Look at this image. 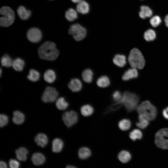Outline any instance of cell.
Returning a JSON list of instances; mask_svg holds the SVG:
<instances>
[{
	"label": "cell",
	"mask_w": 168,
	"mask_h": 168,
	"mask_svg": "<svg viewBox=\"0 0 168 168\" xmlns=\"http://www.w3.org/2000/svg\"><path fill=\"white\" fill-rule=\"evenodd\" d=\"M66 168H77V167L73 166L68 165L66 166Z\"/></svg>",
	"instance_id": "45"
},
{
	"label": "cell",
	"mask_w": 168,
	"mask_h": 168,
	"mask_svg": "<svg viewBox=\"0 0 168 168\" xmlns=\"http://www.w3.org/2000/svg\"><path fill=\"white\" fill-rule=\"evenodd\" d=\"M65 16L68 20L72 21L77 18V12L74 9L70 8L66 12Z\"/></svg>",
	"instance_id": "33"
},
{
	"label": "cell",
	"mask_w": 168,
	"mask_h": 168,
	"mask_svg": "<svg viewBox=\"0 0 168 168\" xmlns=\"http://www.w3.org/2000/svg\"><path fill=\"white\" fill-rule=\"evenodd\" d=\"M10 168H19L20 163L17 160L14 159H11L9 162Z\"/></svg>",
	"instance_id": "41"
},
{
	"label": "cell",
	"mask_w": 168,
	"mask_h": 168,
	"mask_svg": "<svg viewBox=\"0 0 168 168\" xmlns=\"http://www.w3.org/2000/svg\"><path fill=\"white\" fill-rule=\"evenodd\" d=\"M128 60L131 67L137 69H142L145 65V60L142 54L138 49L136 48L131 50Z\"/></svg>",
	"instance_id": "3"
},
{
	"label": "cell",
	"mask_w": 168,
	"mask_h": 168,
	"mask_svg": "<svg viewBox=\"0 0 168 168\" xmlns=\"http://www.w3.org/2000/svg\"><path fill=\"white\" fill-rule=\"evenodd\" d=\"M129 136L131 139L133 141H135L137 139H141L142 137L143 134L140 130L138 129H135L130 132Z\"/></svg>",
	"instance_id": "32"
},
{
	"label": "cell",
	"mask_w": 168,
	"mask_h": 168,
	"mask_svg": "<svg viewBox=\"0 0 168 168\" xmlns=\"http://www.w3.org/2000/svg\"><path fill=\"white\" fill-rule=\"evenodd\" d=\"M119 128L122 131H126L128 130L131 127V123L128 119H123L120 120L118 123Z\"/></svg>",
	"instance_id": "31"
},
{
	"label": "cell",
	"mask_w": 168,
	"mask_h": 168,
	"mask_svg": "<svg viewBox=\"0 0 168 168\" xmlns=\"http://www.w3.org/2000/svg\"><path fill=\"white\" fill-rule=\"evenodd\" d=\"M80 111L82 115L85 117H88L92 114L94 112V109L90 105L86 104L81 107Z\"/></svg>",
	"instance_id": "27"
},
{
	"label": "cell",
	"mask_w": 168,
	"mask_h": 168,
	"mask_svg": "<svg viewBox=\"0 0 168 168\" xmlns=\"http://www.w3.org/2000/svg\"><path fill=\"white\" fill-rule=\"evenodd\" d=\"M112 98L115 102H122V95L119 91H115L113 92L112 95Z\"/></svg>",
	"instance_id": "40"
},
{
	"label": "cell",
	"mask_w": 168,
	"mask_h": 168,
	"mask_svg": "<svg viewBox=\"0 0 168 168\" xmlns=\"http://www.w3.org/2000/svg\"><path fill=\"white\" fill-rule=\"evenodd\" d=\"M97 86L101 88H105L108 86L110 84L109 77L106 76H102L99 77L96 82Z\"/></svg>",
	"instance_id": "28"
},
{
	"label": "cell",
	"mask_w": 168,
	"mask_h": 168,
	"mask_svg": "<svg viewBox=\"0 0 168 168\" xmlns=\"http://www.w3.org/2000/svg\"><path fill=\"white\" fill-rule=\"evenodd\" d=\"M155 143L159 148L162 149H168V128L161 129L155 135Z\"/></svg>",
	"instance_id": "6"
},
{
	"label": "cell",
	"mask_w": 168,
	"mask_h": 168,
	"mask_svg": "<svg viewBox=\"0 0 168 168\" xmlns=\"http://www.w3.org/2000/svg\"><path fill=\"white\" fill-rule=\"evenodd\" d=\"M137 111L139 114L145 115L149 120H154L156 117V108L148 100L143 101L138 106Z\"/></svg>",
	"instance_id": "4"
},
{
	"label": "cell",
	"mask_w": 168,
	"mask_h": 168,
	"mask_svg": "<svg viewBox=\"0 0 168 168\" xmlns=\"http://www.w3.org/2000/svg\"><path fill=\"white\" fill-rule=\"evenodd\" d=\"M25 115L21 111L16 110L13 112L12 120L15 124L20 125L22 124L25 120Z\"/></svg>",
	"instance_id": "14"
},
{
	"label": "cell",
	"mask_w": 168,
	"mask_h": 168,
	"mask_svg": "<svg viewBox=\"0 0 168 168\" xmlns=\"http://www.w3.org/2000/svg\"><path fill=\"white\" fill-rule=\"evenodd\" d=\"M63 141L60 138H56L53 139L52 143V151L55 153L61 152L63 147Z\"/></svg>",
	"instance_id": "16"
},
{
	"label": "cell",
	"mask_w": 168,
	"mask_h": 168,
	"mask_svg": "<svg viewBox=\"0 0 168 168\" xmlns=\"http://www.w3.org/2000/svg\"><path fill=\"white\" fill-rule=\"evenodd\" d=\"M1 73H2V69H0V75L1 76Z\"/></svg>",
	"instance_id": "47"
},
{
	"label": "cell",
	"mask_w": 168,
	"mask_h": 168,
	"mask_svg": "<svg viewBox=\"0 0 168 168\" xmlns=\"http://www.w3.org/2000/svg\"><path fill=\"white\" fill-rule=\"evenodd\" d=\"M69 89L73 92L80 91L82 89V84L80 80L77 78H73L71 80L68 84Z\"/></svg>",
	"instance_id": "13"
},
{
	"label": "cell",
	"mask_w": 168,
	"mask_h": 168,
	"mask_svg": "<svg viewBox=\"0 0 168 168\" xmlns=\"http://www.w3.org/2000/svg\"><path fill=\"white\" fill-rule=\"evenodd\" d=\"M78 118L77 113L72 110L64 112L62 116L63 123L68 128H70L77 123Z\"/></svg>",
	"instance_id": "9"
},
{
	"label": "cell",
	"mask_w": 168,
	"mask_h": 168,
	"mask_svg": "<svg viewBox=\"0 0 168 168\" xmlns=\"http://www.w3.org/2000/svg\"><path fill=\"white\" fill-rule=\"evenodd\" d=\"M162 114L164 118L168 119V106L163 110Z\"/></svg>",
	"instance_id": "42"
},
{
	"label": "cell",
	"mask_w": 168,
	"mask_h": 168,
	"mask_svg": "<svg viewBox=\"0 0 168 168\" xmlns=\"http://www.w3.org/2000/svg\"><path fill=\"white\" fill-rule=\"evenodd\" d=\"M139 14L140 18L144 19L147 17H151L152 15V12L148 7L143 5L140 7V11Z\"/></svg>",
	"instance_id": "23"
},
{
	"label": "cell",
	"mask_w": 168,
	"mask_h": 168,
	"mask_svg": "<svg viewBox=\"0 0 168 168\" xmlns=\"http://www.w3.org/2000/svg\"><path fill=\"white\" fill-rule=\"evenodd\" d=\"M44 78L47 82L52 83L54 82L56 78L55 73L53 70H48L44 73Z\"/></svg>",
	"instance_id": "25"
},
{
	"label": "cell",
	"mask_w": 168,
	"mask_h": 168,
	"mask_svg": "<svg viewBox=\"0 0 168 168\" xmlns=\"http://www.w3.org/2000/svg\"><path fill=\"white\" fill-rule=\"evenodd\" d=\"M156 37V34L155 31L152 29L147 30L144 33V38L147 41H153Z\"/></svg>",
	"instance_id": "34"
},
{
	"label": "cell",
	"mask_w": 168,
	"mask_h": 168,
	"mask_svg": "<svg viewBox=\"0 0 168 168\" xmlns=\"http://www.w3.org/2000/svg\"><path fill=\"white\" fill-rule=\"evenodd\" d=\"M58 93L54 87L47 86L45 89L41 97V100L44 103H52L57 99Z\"/></svg>",
	"instance_id": "8"
},
{
	"label": "cell",
	"mask_w": 168,
	"mask_h": 168,
	"mask_svg": "<svg viewBox=\"0 0 168 168\" xmlns=\"http://www.w3.org/2000/svg\"><path fill=\"white\" fill-rule=\"evenodd\" d=\"M74 3H78L81 0H71Z\"/></svg>",
	"instance_id": "46"
},
{
	"label": "cell",
	"mask_w": 168,
	"mask_h": 168,
	"mask_svg": "<svg viewBox=\"0 0 168 168\" xmlns=\"http://www.w3.org/2000/svg\"><path fill=\"white\" fill-rule=\"evenodd\" d=\"M78 156L79 158L82 160L86 159L89 158L91 155L90 150L87 147H82L78 150Z\"/></svg>",
	"instance_id": "26"
},
{
	"label": "cell",
	"mask_w": 168,
	"mask_h": 168,
	"mask_svg": "<svg viewBox=\"0 0 168 168\" xmlns=\"http://www.w3.org/2000/svg\"><path fill=\"white\" fill-rule=\"evenodd\" d=\"M139 121L136 123V125L139 128L144 129L149 124V120L143 114H139L138 117Z\"/></svg>",
	"instance_id": "20"
},
{
	"label": "cell",
	"mask_w": 168,
	"mask_h": 168,
	"mask_svg": "<svg viewBox=\"0 0 168 168\" xmlns=\"http://www.w3.org/2000/svg\"><path fill=\"white\" fill-rule=\"evenodd\" d=\"M24 61L20 58H17L13 61L12 66L14 69L16 71H22L24 68Z\"/></svg>",
	"instance_id": "29"
},
{
	"label": "cell",
	"mask_w": 168,
	"mask_h": 168,
	"mask_svg": "<svg viewBox=\"0 0 168 168\" xmlns=\"http://www.w3.org/2000/svg\"><path fill=\"white\" fill-rule=\"evenodd\" d=\"M0 168H7V166L6 163L2 161L0 162Z\"/></svg>",
	"instance_id": "43"
},
{
	"label": "cell",
	"mask_w": 168,
	"mask_h": 168,
	"mask_svg": "<svg viewBox=\"0 0 168 168\" xmlns=\"http://www.w3.org/2000/svg\"><path fill=\"white\" fill-rule=\"evenodd\" d=\"M76 9L78 12L84 14L87 13L89 12L90 7L87 2L81 0L77 3Z\"/></svg>",
	"instance_id": "17"
},
{
	"label": "cell",
	"mask_w": 168,
	"mask_h": 168,
	"mask_svg": "<svg viewBox=\"0 0 168 168\" xmlns=\"http://www.w3.org/2000/svg\"><path fill=\"white\" fill-rule=\"evenodd\" d=\"M27 78L31 81L35 82L39 79L40 74L36 70L33 69H31L30 70L29 74L27 76Z\"/></svg>",
	"instance_id": "35"
},
{
	"label": "cell",
	"mask_w": 168,
	"mask_h": 168,
	"mask_svg": "<svg viewBox=\"0 0 168 168\" xmlns=\"http://www.w3.org/2000/svg\"><path fill=\"white\" fill-rule=\"evenodd\" d=\"M164 21L166 26L168 27V15L166 16L164 19Z\"/></svg>",
	"instance_id": "44"
},
{
	"label": "cell",
	"mask_w": 168,
	"mask_h": 168,
	"mask_svg": "<svg viewBox=\"0 0 168 168\" xmlns=\"http://www.w3.org/2000/svg\"><path fill=\"white\" fill-rule=\"evenodd\" d=\"M118 157L121 162L125 163L128 162L131 159V155L130 153L125 150L121 151L118 154Z\"/></svg>",
	"instance_id": "22"
},
{
	"label": "cell",
	"mask_w": 168,
	"mask_h": 168,
	"mask_svg": "<svg viewBox=\"0 0 168 168\" xmlns=\"http://www.w3.org/2000/svg\"><path fill=\"white\" fill-rule=\"evenodd\" d=\"M17 13L20 18L23 20H26L29 18L31 14V12L26 9L22 6H20L17 9Z\"/></svg>",
	"instance_id": "21"
},
{
	"label": "cell",
	"mask_w": 168,
	"mask_h": 168,
	"mask_svg": "<svg viewBox=\"0 0 168 168\" xmlns=\"http://www.w3.org/2000/svg\"><path fill=\"white\" fill-rule=\"evenodd\" d=\"M13 60L9 55H4L1 58V64L2 66L9 67L12 66Z\"/></svg>",
	"instance_id": "36"
},
{
	"label": "cell",
	"mask_w": 168,
	"mask_h": 168,
	"mask_svg": "<svg viewBox=\"0 0 168 168\" xmlns=\"http://www.w3.org/2000/svg\"><path fill=\"white\" fill-rule=\"evenodd\" d=\"M161 21V19L159 16H155L151 19L150 22L152 26L156 27L160 24Z\"/></svg>",
	"instance_id": "37"
},
{
	"label": "cell",
	"mask_w": 168,
	"mask_h": 168,
	"mask_svg": "<svg viewBox=\"0 0 168 168\" xmlns=\"http://www.w3.org/2000/svg\"><path fill=\"white\" fill-rule=\"evenodd\" d=\"M114 63L117 66L123 67L126 64V58L125 56L123 54L115 55L113 60Z\"/></svg>",
	"instance_id": "18"
},
{
	"label": "cell",
	"mask_w": 168,
	"mask_h": 168,
	"mask_svg": "<svg viewBox=\"0 0 168 168\" xmlns=\"http://www.w3.org/2000/svg\"><path fill=\"white\" fill-rule=\"evenodd\" d=\"M93 72L90 69H86L83 72L82 74V78L85 82L90 83L93 80Z\"/></svg>",
	"instance_id": "30"
},
{
	"label": "cell",
	"mask_w": 168,
	"mask_h": 168,
	"mask_svg": "<svg viewBox=\"0 0 168 168\" xmlns=\"http://www.w3.org/2000/svg\"><path fill=\"white\" fill-rule=\"evenodd\" d=\"M122 105V102H115V103L111 105L108 107L106 112L114 111L119 109Z\"/></svg>",
	"instance_id": "39"
},
{
	"label": "cell",
	"mask_w": 168,
	"mask_h": 168,
	"mask_svg": "<svg viewBox=\"0 0 168 168\" xmlns=\"http://www.w3.org/2000/svg\"><path fill=\"white\" fill-rule=\"evenodd\" d=\"M31 160L34 165L40 166L44 163L45 158L42 153L40 152H35L32 155Z\"/></svg>",
	"instance_id": "15"
},
{
	"label": "cell",
	"mask_w": 168,
	"mask_h": 168,
	"mask_svg": "<svg viewBox=\"0 0 168 168\" xmlns=\"http://www.w3.org/2000/svg\"><path fill=\"white\" fill-rule=\"evenodd\" d=\"M139 99V96L136 94L126 91L122 95V103L127 111L131 112L138 107Z\"/></svg>",
	"instance_id": "2"
},
{
	"label": "cell",
	"mask_w": 168,
	"mask_h": 168,
	"mask_svg": "<svg viewBox=\"0 0 168 168\" xmlns=\"http://www.w3.org/2000/svg\"><path fill=\"white\" fill-rule=\"evenodd\" d=\"M27 36L28 40L32 43H38L41 40L42 34L41 31L36 28H32L28 31Z\"/></svg>",
	"instance_id": "10"
},
{
	"label": "cell",
	"mask_w": 168,
	"mask_h": 168,
	"mask_svg": "<svg viewBox=\"0 0 168 168\" xmlns=\"http://www.w3.org/2000/svg\"><path fill=\"white\" fill-rule=\"evenodd\" d=\"M8 117L7 115L4 114H1L0 115V126L1 128L6 126L8 123Z\"/></svg>",
	"instance_id": "38"
},
{
	"label": "cell",
	"mask_w": 168,
	"mask_h": 168,
	"mask_svg": "<svg viewBox=\"0 0 168 168\" xmlns=\"http://www.w3.org/2000/svg\"><path fill=\"white\" fill-rule=\"evenodd\" d=\"M38 54L40 58L42 59L53 61L57 58L59 52L54 43L48 41L40 46L38 49Z\"/></svg>",
	"instance_id": "1"
},
{
	"label": "cell",
	"mask_w": 168,
	"mask_h": 168,
	"mask_svg": "<svg viewBox=\"0 0 168 168\" xmlns=\"http://www.w3.org/2000/svg\"><path fill=\"white\" fill-rule=\"evenodd\" d=\"M34 141L37 145L44 147L47 144L48 139L47 135L44 133H39L35 137Z\"/></svg>",
	"instance_id": "11"
},
{
	"label": "cell",
	"mask_w": 168,
	"mask_h": 168,
	"mask_svg": "<svg viewBox=\"0 0 168 168\" xmlns=\"http://www.w3.org/2000/svg\"><path fill=\"white\" fill-rule=\"evenodd\" d=\"M17 158L22 161H25L27 158V155L28 153V150L26 148L21 147L15 151Z\"/></svg>",
	"instance_id": "19"
},
{
	"label": "cell",
	"mask_w": 168,
	"mask_h": 168,
	"mask_svg": "<svg viewBox=\"0 0 168 168\" xmlns=\"http://www.w3.org/2000/svg\"><path fill=\"white\" fill-rule=\"evenodd\" d=\"M68 33L72 35L76 40L80 41L85 38L87 31L86 29L79 24H75L70 26Z\"/></svg>",
	"instance_id": "7"
},
{
	"label": "cell",
	"mask_w": 168,
	"mask_h": 168,
	"mask_svg": "<svg viewBox=\"0 0 168 168\" xmlns=\"http://www.w3.org/2000/svg\"></svg>",
	"instance_id": "48"
},
{
	"label": "cell",
	"mask_w": 168,
	"mask_h": 168,
	"mask_svg": "<svg viewBox=\"0 0 168 168\" xmlns=\"http://www.w3.org/2000/svg\"><path fill=\"white\" fill-rule=\"evenodd\" d=\"M55 105L58 110H63L68 108L69 104L64 97H61L57 98L56 100L55 101Z\"/></svg>",
	"instance_id": "24"
},
{
	"label": "cell",
	"mask_w": 168,
	"mask_h": 168,
	"mask_svg": "<svg viewBox=\"0 0 168 168\" xmlns=\"http://www.w3.org/2000/svg\"><path fill=\"white\" fill-rule=\"evenodd\" d=\"M0 13L2 16L0 18V25L1 26L7 27L13 24L15 16L11 8L7 6L3 7L0 9Z\"/></svg>",
	"instance_id": "5"
},
{
	"label": "cell",
	"mask_w": 168,
	"mask_h": 168,
	"mask_svg": "<svg viewBox=\"0 0 168 168\" xmlns=\"http://www.w3.org/2000/svg\"><path fill=\"white\" fill-rule=\"evenodd\" d=\"M138 75L137 69L132 68L128 69L124 72L122 76V79L124 81H127L137 77Z\"/></svg>",
	"instance_id": "12"
}]
</instances>
